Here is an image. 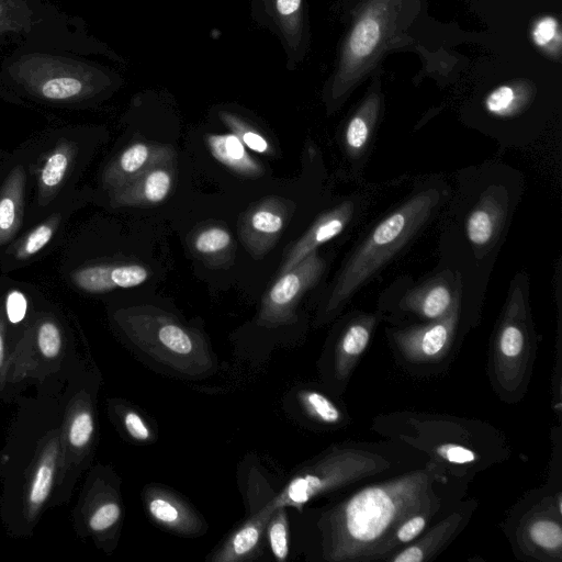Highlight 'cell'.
<instances>
[{
    "label": "cell",
    "mask_w": 562,
    "mask_h": 562,
    "mask_svg": "<svg viewBox=\"0 0 562 562\" xmlns=\"http://www.w3.org/2000/svg\"><path fill=\"white\" fill-rule=\"evenodd\" d=\"M10 74L35 94L52 101L92 93L106 79L87 63L49 54H30L13 63Z\"/></svg>",
    "instance_id": "cell-12"
},
{
    "label": "cell",
    "mask_w": 562,
    "mask_h": 562,
    "mask_svg": "<svg viewBox=\"0 0 562 562\" xmlns=\"http://www.w3.org/2000/svg\"><path fill=\"white\" fill-rule=\"evenodd\" d=\"M326 269L327 260L315 250L281 273L262 299L258 324L276 327L295 322L301 299L322 280Z\"/></svg>",
    "instance_id": "cell-15"
},
{
    "label": "cell",
    "mask_w": 562,
    "mask_h": 562,
    "mask_svg": "<svg viewBox=\"0 0 562 562\" xmlns=\"http://www.w3.org/2000/svg\"><path fill=\"white\" fill-rule=\"evenodd\" d=\"M419 0H364L344 38L337 66L325 85L328 115L337 112L355 89L395 46L418 11Z\"/></svg>",
    "instance_id": "cell-6"
},
{
    "label": "cell",
    "mask_w": 562,
    "mask_h": 562,
    "mask_svg": "<svg viewBox=\"0 0 562 562\" xmlns=\"http://www.w3.org/2000/svg\"><path fill=\"white\" fill-rule=\"evenodd\" d=\"M173 173V162L154 166L131 181L112 189V201L124 206L159 204L171 191Z\"/></svg>",
    "instance_id": "cell-21"
},
{
    "label": "cell",
    "mask_w": 562,
    "mask_h": 562,
    "mask_svg": "<svg viewBox=\"0 0 562 562\" xmlns=\"http://www.w3.org/2000/svg\"><path fill=\"white\" fill-rule=\"evenodd\" d=\"M94 430V422L89 411L78 412L69 426V442L75 448L87 446Z\"/></svg>",
    "instance_id": "cell-35"
},
{
    "label": "cell",
    "mask_w": 562,
    "mask_h": 562,
    "mask_svg": "<svg viewBox=\"0 0 562 562\" xmlns=\"http://www.w3.org/2000/svg\"><path fill=\"white\" fill-rule=\"evenodd\" d=\"M295 211L291 200L269 196L252 204L238 224L240 239L255 257L265 256L276 245Z\"/></svg>",
    "instance_id": "cell-18"
},
{
    "label": "cell",
    "mask_w": 562,
    "mask_h": 562,
    "mask_svg": "<svg viewBox=\"0 0 562 562\" xmlns=\"http://www.w3.org/2000/svg\"><path fill=\"white\" fill-rule=\"evenodd\" d=\"M113 266L101 265L83 268L74 274L75 283L82 290L88 292H105L113 290L115 284L111 278Z\"/></svg>",
    "instance_id": "cell-32"
},
{
    "label": "cell",
    "mask_w": 562,
    "mask_h": 562,
    "mask_svg": "<svg viewBox=\"0 0 562 562\" xmlns=\"http://www.w3.org/2000/svg\"><path fill=\"white\" fill-rule=\"evenodd\" d=\"M37 346L45 358L52 359L58 356L61 349V336L55 323L46 321L40 325Z\"/></svg>",
    "instance_id": "cell-36"
},
{
    "label": "cell",
    "mask_w": 562,
    "mask_h": 562,
    "mask_svg": "<svg viewBox=\"0 0 562 562\" xmlns=\"http://www.w3.org/2000/svg\"><path fill=\"white\" fill-rule=\"evenodd\" d=\"M325 349L323 374L326 389L341 396L382 323L378 310H353L336 317Z\"/></svg>",
    "instance_id": "cell-13"
},
{
    "label": "cell",
    "mask_w": 562,
    "mask_h": 562,
    "mask_svg": "<svg viewBox=\"0 0 562 562\" xmlns=\"http://www.w3.org/2000/svg\"><path fill=\"white\" fill-rule=\"evenodd\" d=\"M461 300V280L453 271L435 269L415 280L400 276L381 291L376 308L382 323L405 327L435 321Z\"/></svg>",
    "instance_id": "cell-11"
},
{
    "label": "cell",
    "mask_w": 562,
    "mask_h": 562,
    "mask_svg": "<svg viewBox=\"0 0 562 562\" xmlns=\"http://www.w3.org/2000/svg\"><path fill=\"white\" fill-rule=\"evenodd\" d=\"M56 457L57 441L53 440L45 448L31 482L27 496V506L31 516H34L38 512L50 493Z\"/></svg>",
    "instance_id": "cell-27"
},
{
    "label": "cell",
    "mask_w": 562,
    "mask_h": 562,
    "mask_svg": "<svg viewBox=\"0 0 562 562\" xmlns=\"http://www.w3.org/2000/svg\"><path fill=\"white\" fill-rule=\"evenodd\" d=\"M5 311L11 323L18 324L23 321L27 311V300L25 295L18 290L9 292L5 299Z\"/></svg>",
    "instance_id": "cell-40"
},
{
    "label": "cell",
    "mask_w": 562,
    "mask_h": 562,
    "mask_svg": "<svg viewBox=\"0 0 562 562\" xmlns=\"http://www.w3.org/2000/svg\"><path fill=\"white\" fill-rule=\"evenodd\" d=\"M218 115L222 122L241 140L245 147L258 154L272 155L273 149L267 138L243 117L228 111H221Z\"/></svg>",
    "instance_id": "cell-29"
},
{
    "label": "cell",
    "mask_w": 562,
    "mask_h": 562,
    "mask_svg": "<svg viewBox=\"0 0 562 562\" xmlns=\"http://www.w3.org/2000/svg\"><path fill=\"white\" fill-rule=\"evenodd\" d=\"M450 192L451 184L442 177L424 178L367 225L326 289L315 326H324L342 314L360 290L402 256L438 218Z\"/></svg>",
    "instance_id": "cell-3"
},
{
    "label": "cell",
    "mask_w": 562,
    "mask_h": 562,
    "mask_svg": "<svg viewBox=\"0 0 562 562\" xmlns=\"http://www.w3.org/2000/svg\"><path fill=\"white\" fill-rule=\"evenodd\" d=\"M3 359H4V341H3V336H2V327L0 324V368L2 367Z\"/></svg>",
    "instance_id": "cell-42"
},
{
    "label": "cell",
    "mask_w": 562,
    "mask_h": 562,
    "mask_svg": "<svg viewBox=\"0 0 562 562\" xmlns=\"http://www.w3.org/2000/svg\"><path fill=\"white\" fill-rule=\"evenodd\" d=\"M171 146L137 142L126 147L104 172V182L115 189L160 164L175 162Z\"/></svg>",
    "instance_id": "cell-20"
},
{
    "label": "cell",
    "mask_w": 562,
    "mask_h": 562,
    "mask_svg": "<svg viewBox=\"0 0 562 562\" xmlns=\"http://www.w3.org/2000/svg\"><path fill=\"white\" fill-rule=\"evenodd\" d=\"M370 430L420 451L448 476L468 484L512 457L505 434L480 418L402 409L378 414Z\"/></svg>",
    "instance_id": "cell-4"
},
{
    "label": "cell",
    "mask_w": 562,
    "mask_h": 562,
    "mask_svg": "<svg viewBox=\"0 0 562 562\" xmlns=\"http://www.w3.org/2000/svg\"><path fill=\"white\" fill-rule=\"evenodd\" d=\"M529 36L533 46L550 59L559 61L562 53V30L558 16L542 14L530 25Z\"/></svg>",
    "instance_id": "cell-28"
},
{
    "label": "cell",
    "mask_w": 562,
    "mask_h": 562,
    "mask_svg": "<svg viewBox=\"0 0 562 562\" xmlns=\"http://www.w3.org/2000/svg\"><path fill=\"white\" fill-rule=\"evenodd\" d=\"M520 170L501 160L461 168L440 211L438 262L460 277L461 311L475 329L490 279L521 202Z\"/></svg>",
    "instance_id": "cell-1"
},
{
    "label": "cell",
    "mask_w": 562,
    "mask_h": 562,
    "mask_svg": "<svg viewBox=\"0 0 562 562\" xmlns=\"http://www.w3.org/2000/svg\"><path fill=\"white\" fill-rule=\"evenodd\" d=\"M24 175L22 168L11 173L0 195V245L13 237L20 226Z\"/></svg>",
    "instance_id": "cell-26"
},
{
    "label": "cell",
    "mask_w": 562,
    "mask_h": 562,
    "mask_svg": "<svg viewBox=\"0 0 562 562\" xmlns=\"http://www.w3.org/2000/svg\"><path fill=\"white\" fill-rule=\"evenodd\" d=\"M111 278L116 288H133L148 279V271L139 265L113 266Z\"/></svg>",
    "instance_id": "cell-37"
},
{
    "label": "cell",
    "mask_w": 562,
    "mask_h": 562,
    "mask_svg": "<svg viewBox=\"0 0 562 562\" xmlns=\"http://www.w3.org/2000/svg\"><path fill=\"white\" fill-rule=\"evenodd\" d=\"M474 328L464 318L461 300L442 317L405 327L386 325L384 336L394 362L413 378L446 373Z\"/></svg>",
    "instance_id": "cell-8"
},
{
    "label": "cell",
    "mask_w": 562,
    "mask_h": 562,
    "mask_svg": "<svg viewBox=\"0 0 562 562\" xmlns=\"http://www.w3.org/2000/svg\"><path fill=\"white\" fill-rule=\"evenodd\" d=\"M54 227L46 223L37 226L25 239L23 246L18 252L21 259L27 258L38 252L52 238Z\"/></svg>",
    "instance_id": "cell-39"
},
{
    "label": "cell",
    "mask_w": 562,
    "mask_h": 562,
    "mask_svg": "<svg viewBox=\"0 0 562 562\" xmlns=\"http://www.w3.org/2000/svg\"><path fill=\"white\" fill-rule=\"evenodd\" d=\"M266 529L276 560L284 561L289 554V525L285 507L274 509Z\"/></svg>",
    "instance_id": "cell-31"
},
{
    "label": "cell",
    "mask_w": 562,
    "mask_h": 562,
    "mask_svg": "<svg viewBox=\"0 0 562 562\" xmlns=\"http://www.w3.org/2000/svg\"><path fill=\"white\" fill-rule=\"evenodd\" d=\"M263 9L281 37L285 50L300 61L308 44L305 0H261Z\"/></svg>",
    "instance_id": "cell-19"
},
{
    "label": "cell",
    "mask_w": 562,
    "mask_h": 562,
    "mask_svg": "<svg viewBox=\"0 0 562 562\" xmlns=\"http://www.w3.org/2000/svg\"><path fill=\"white\" fill-rule=\"evenodd\" d=\"M420 451L398 440L346 441L333 445L300 469L268 503L273 509L294 507L327 495L345 494L372 480L386 477L426 462Z\"/></svg>",
    "instance_id": "cell-5"
},
{
    "label": "cell",
    "mask_w": 562,
    "mask_h": 562,
    "mask_svg": "<svg viewBox=\"0 0 562 562\" xmlns=\"http://www.w3.org/2000/svg\"><path fill=\"white\" fill-rule=\"evenodd\" d=\"M512 552L524 562H562V487L546 481L525 493L501 524Z\"/></svg>",
    "instance_id": "cell-10"
},
{
    "label": "cell",
    "mask_w": 562,
    "mask_h": 562,
    "mask_svg": "<svg viewBox=\"0 0 562 562\" xmlns=\"http://www.w3.org/2000/svg\"><path fill=\"white\" fill-rule=\"evenodd\" d=\"M68 166L69 153L65 147H59L48 157L42 169V186L47 190L55 189L63 181Z\"/></svg>",
    "instance_id": "cell-34"
},
{
    "label": "cell",
    "mask_w": 562,
    "mask_h": 562,
    "mask_svg": "<svg viewBox=\"0 0 562 562\" xmlns=\"http://www.w3.org/2000/svg\"><path fill=\"white\" fill-rule=\"evenodd\" d=\"M121 517V507L110 501L98 506L89 518V527L95 532L104 531L115 525Z\"/></svg>",
    "instance_id": "cell-38"
},
{
    "label": "cell",
    "mask_w": 562,
    "mask_h": 562,
    "mask_svg": "<svg viewBox=\"0 0 562 562\" xmlns=\"http://www.w3.org/2000/svg\"><path fill=\"white\" fill-rule=\"evenodd\" d=\"M299 400L307 417L319 426L341 429L352 423L345 403L329 391L306 389L300 392Z\"/></svg>",
    "instance_id": "cell-24"
},
{
    "label": "cell",
    "mask_w": 562,
    "mask_h": 562,
    "mask_svg": "<svg viewBox=\"0 0 562 562\" xmlns=\"http://www.w3.org/2000/svg\"><path fill=\"white\" fill-rule=\"evenodd\" d=\"M124 426L130 436L135 440L147 441L150 439V429L138 413L134 411L126 412L124 415Z\"/></svg>",
    "instance_id": "cell-41"
},
{
    "label": "cell",
    "mask_w": 562,
    "mask_h": 562,
    "mask_svg": "<svg viewBox=\"0 0 562 562\" xmlns=\"http://www.w3.org/2000/svg\"><path fill=\"white\" fill-rule=\"evenodd\" d=\"M372 198L371 190H357L322 211L290 248L281 265L280 274L293 268L319 246L359 224L368 213Z\"/></svg>",
    "instance_id": "cell-16"
},
{
    "label": "cell",
    "mask_w": 562,
    "mask_h": 562,
    "mask_svg": "<svg viewBox=\"0 0 562 562\" xmlns=\"http://www.w3.org/2000/svg\"><path fill=\"white\" fill-rule=\"evenodd\" d=\"M539 336L531 313L530 280L514 274L491 334L486 374L495 395L515 405L526 396L537 359Z\"/></svg>",
    "instance_id": "cell-7"
},
{
    "label": "cell",
    "mask_w": 562,
    "mask_h": 562,
    "mask_svg": "<svg viewBox=\"0 0 562 562\" xmlns=\"http://www.w3.org/2000/svg\"><path fill=\"white\" fill-rule=\"evenodd\" d=\"M31 11L23 0H0V32H19L30 23Z\"/></svg>",
    "instance_id": "cell-33"
},
{
    "label": "cell",
    "mask_w": 562,
    "mask_h": 562,
    "mask_svg": "<svg viewBox=\"0 0 562 562\" xmlns=\"http://www.w3.org/2000/svg\"><path fill=\"white\" fill-rule=\"evenodd\" d=\"M126 335L144 352L184 374L198 375L212 368L201 334L171 314L151 305H138L116 313Z\"/></svg>",
    "instance_id": "cell-9"
},
{
    "label": "cell",
    "mask_w": 562,
    "mask_h": 562,
    "mask_svg": "<svg viewBox=\"0 0 562 562\" xmlns=\"http://www.w3.org/2000/svg\"><path fill=\"white\" fill-rule=\"evenodd\" d=\"M205 139L212 156L232 171L245 177H259L263 173L261 165L250 156L234 133L207 134Z\"/></svg>",
    "instance_id": "cell-25"
},
{
    "label": "cell",
    "mask_w": 562,
    "mask_h": 562,
    "mask_svg": "<svg viewBox=\"0 0 562 562\" xmlns=\"http://www.w3.org/2000/svg\"><path fill=\"white\" fill-rule=\"evenodd\" d=\"M144 503L153 520L166 529L189 536L202 528L196 513L169 491L150 487L145 493Z\"/></svg>",
    "instance_id": "cell-22"
},
{
    "label": "cell",
    "mask_w": 562,
    "mask_h": 562,
    "mask_svg": "<svg viewBox=\"0 0 562 562\" xmlns=\"http://www.w3.org/2000/svg\"><path fill=\"white\" fill-rule=\"evenodd\" d=\"M468 485L448 476L429 459L363 483L318 513L319 558L326 562L383 561L386 543L405 518L464 498Z\"/></svg>",
    "instance_id": "cell-2"
},
{
    "label": "cell",
    "mask_w": 562,
    "mask_h": 562,
    "mask_svg": "<svg viewBox=\"0 0 562 562\" xmlns=\"http://www.w3.org/2000/svg\"><path fill=\"white\" fill-rule=\"evenodd\" d=\"M232 241V235L226 228L209 226L193 236L192 247L198 255L212 258L228 250Z\"/></svg>",
    "instance_id": "cell-30"
},
{
    "label": "cell",
    "mask_w": 562,
    "mask_h": 562,
    "mask_svg": "<svg viewBox=\"0 0 562 562\" xmlns=\"http://www.w3.org/2000/svg\"><path fill=\"white\" fill-rule=\"evenodd\" d=\"M474 497L460 499L446 515L431 524L418 538L391 554L385 562H431L468 527L476 512Z\"/></svg>",
    "instance_id": "cell-17"
},
{
    "label": "cell",
    "mask_w": 562,
    "mask_h": 562,
    "mask_svg": "<svg viewBox=\"0 0 562 562\" xmlns=\"http://www.w3.org/2000/svg\"><path fill=\"white\" fill-rule=\"evenodd\" d=\"M274 509L268 504L241 525L217 550L212 561L236 562L248 559L256 550Z\"/></svg>",
    "instance_id": "cell-23"
},
{
    "label": "cell",
    "mask_w": 562,
    "mask_h": 562,
    "mask_svg": "<svg viewBox=\"0 0 562 562\" xmlns=\"http://www.w3.org/2000/svg\"><path fill=\"white\" fill-rule=\"evenodd\" d=\"M384 94L380 74L372 77L362 99L344 120L337 143L348 172L356 180L362 178L372 155L378 131L384 115Z\"/></svg>",
    "instance_id": "cell-14"
}]
</instances>
